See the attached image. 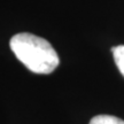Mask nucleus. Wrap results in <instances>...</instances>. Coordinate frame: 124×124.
Returning <instances> with one entry per match:
<instances>
[{"instance_id":"nucleus-1","label":"nucleus","mask_w":124,"mask_h":124,"mask_svg":"<svg viewBox=\"0 0 124 124\" xmlns=\"http://www.w3.org/2000/svg\"><path fill=\"white\" fill-rule=\"evenodd\" d=\"M9 46L15 56L35 74H51L60 63L53 46L46 39L32 33L22 32L13 36Z\"/></svg>"},{"instance_id":"nucleus-2","label":"nucleus","mask_w":124,"mask_h":124,"mask_svg":"<svg viewBox=\"0 0 124 124\" xmlns=\"http://www.w3.org/2000/svg\"><path fill=\"white\" fill-rule=\"evenodd\" d=\"M89 124H124V121L111 115H98L90 121Z\"/></svg>"},{"instance_id":"nucleus-3","label":"nucleus","mask_w":124,"mask_h":124,"mask_svg":"<svg viewBox=\"0 0 124 124\" xmlns=\"http://www.w3.org/2000/svg\"><path fill=\"white\" fill-rule=\"evenodd\" d=\"M113 56L120 72L124 76V45H120L113 48Z\"/></svg>"}]
</instances>
